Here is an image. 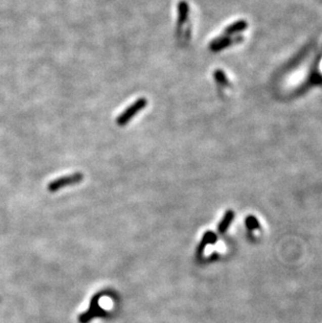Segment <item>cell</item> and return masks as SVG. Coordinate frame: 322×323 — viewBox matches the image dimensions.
Here are the masks:
<instances>
[{"label": "cell", "instance_id": "6da1fadb", "mask_svg": "<svg viewBox=\"0 0 322 323\" xmlns=\"http://www.w3.org/2000/svg\"><path fill=\"white\" fill-rule=\"evenodd\" d=\"M322 60V53H319L312 63V67L309 70L308 75H306L305 80L295 89L293 90L291 97L297 98L304 94H306L311 88L313 87H322V72L319 69V64Z\"/></svg>", "mask_w": 322, "mask_h": 323}, {"label": "cell", "instance_id": "7a4b0ae2", "mask_svg": "<svg viewBox=\"0 0 322 323\" xmlns=\"http://www.w3.org/2000/svg\"><path fill=\"white\" fill-rule=\"evenodd\" d=\"M148 105V100L146 98H141L131 104L126 110L122 111L116 118V125L119 127H125L128 122L142 110H144Z\"/></svg>", "mask_w": 322, "mask_h": 323}, {"label": "cell", "instance_id": "3957f363", "mask_svg": "<svg viewBox=\"0 0 322 323\" xmlns=\"http://www.w3.org/2000/svg\"><path fill=\"white\" fill-rule=\"evenodd\" d=\"M83 179H84V175L82 173H74L71 175L60 177V178H57L49 183L48 190L51 193H56V192L62 190V189H65L67 187L79 184L80 182L83 181Z\"/></svg>", "mask_w": 322, "mask_h": 323}, {"label": "cell", "instance_id": "277c9868", "mask_svg": "<svg viewBox=\"0 0 322 323\" xmlns=\"http://www.w3.org/2000/svg\"><path fill=\"white\" fill-rule=\"evenodd\" d=\"M244 40L242 36H237V37H232V36H221L219 38H216L212 40V42L209 44V51L212 53H219L222 52L223 50L230 48L235 44L241 43Z\"/></svg>", "mask_w": 322, "mask_h": 323}, {"label": "cell", "instance_id": "5b68a950", "mask_svg": "<svg viewBox=\"0 0 322 323\" xmlns=\"http://www.w3.org/2000/svg\"><path fill=\"white\" fill-rule=\"evenodd\" d=\"M308 53H309V49L308 48H305V49H303L300 53H298L292 60H290L289 62L281 69V71L279 72V76H283V75H285L287 72H289V71H292L293 69H295L301 62L302 61L304 60V58L306 57V55H308Z\"/></svg>", "mask_w": 322, "mask_h": 323}, {"label": "cell", "instance_id": "8992f818", "mask_svg": "<svg viewBox=\"0 0 322 323\" xmlns=\"http://www.w3.org/2000/svg\"><path fill=\"white\" fill-rule=\"evenodd\" d=\"M99 301H100L99 295H96L94 298H92L88 312L82 314L81 317H80V322L81 323H88L95 316H97L98 314H101L103 312L102 309L100 307V305H99Z\"/></svg>", "mask_w": 322, "mask_h": 323}, {"label": "cell", "instance_id": "52a82bcc", "mask_svg": "<svg viewBox=\"0 0 322 323\" xmlns=\"http://www.w3.org/2000/svg\"><path fill=\"white\" fill-rule=\"evenodd\" d=\"M247 27H248V22L246 20H238L224 29V35L233 36V35L244 32V30L247 29Z\"/></svg>", "mask_w": 322, "mask_h": 323}, {"label": "cell", "instance_id": "ba28073f", "mask_svg": "<svg viewBox=\"0 0 322 323\" xmlns=\"http://www.w3.org/2000/svg\"><path fill=\"white\" fill-rule=\"evenodd\" d=\"M234 218H235V212L233 210H227L225 212L223 219L218 225V232L220 235H224L227 232L234 221Z\"/></svg>", "mask_w": 322, "mask_h": 323}, {"label": "cell", "instance_id": "9c48e42d", "mask_svg": "<svg viewBox=\"0 0 322 323\" xmlns=\"http://www.w3.org/2000/svg\"><path fill=\"white\" fill-rule=\"evenodd\" d=\"M216 242H217V236H216V235H214V234L211 233V232L205 233V235H204V237H203V239H202L200 245H199V247H198L197 256H198V257L202 256L203 253H204V249H205L206 246L209 245V244H214Z\"/></svg>", "mask_w": 322, "mask_h": 323}, {"label": "cell", "instance_id": "30bf717a", "mask_svg": "<svg viewBox=\"0 0 322 323\" xmlns=\"http://www.w3.org/2000/svg\"><path fill=\"white\" fill-rule=\"evenodd\" d=\"M177 9H178V24L183 25V23H186L189 18L190 6L187 2L181 0V2H179L178 4Z\"/></svg>", "mask_w": 322, "mask_h": 323}, {"label": "cell", "instance_id": "8fae6325", "mask_svg": "<svg viewBox=\"0 0 322 323\" xmlns=\"http://www.w3.org/2000/svg\"><path fill=\"white\" fill-rule=\"evenodd\" d=\"M213 79L216 80V82H217L220 86H222V87H227V86H229V80H228V78L226 76L225 72H224L223 70H221V69L214 70V72H213Z\"/></svg>", "mask_w": 322, "mask_h": 323}, {"label": "cell", "instance_id": "7c38bea8", "mask_svg": "<svg viewBox=\"0 0 322 323\" xmlns=\"http://www.w3.org/2000/svg\"><path fill=\"white\" fill-rule=\"evenodd\" d=\"M245 223H246L247 228L249 230H251V232H253V230H255V229H259V227H260L259 222L257 221V219L254 217V215H248Z\"/></svg>", "mask_w": 322, "mask_h": 323}]
</instances>
